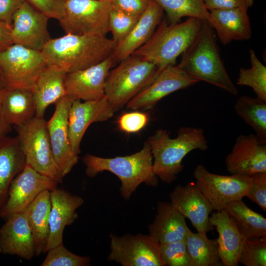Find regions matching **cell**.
Here are the masks:
<instances>
[{
  "label": "cell",
  "mask_w": 266,
  "mask_h": 266,
  "mask_svg": "<svg viewBox=\"0 0 266 266\" xmlns=\"http://www.w3.org/2000/svg\"><path fill=\"white\" fill-rule=\"evenodd\" d=\"M116 46L106 36L66 34L51 38L41 51L47 65L69 73L103 61L112 56Z\"/></svg>",
  "instance_id": "obj_1"
},
{
  "label": "cell",
  "mask_w": 266,
  "mask_h": 266,
  "mask_svg": "<svg viewBox=\"0 0 266 266\" xmlns=\"http://www.w3.org/2000/svg\"><path fill=\"white\" fill-rule=\"evenodd\" d=\"M213 29L204 22L197 36L182 53L177 66L198 82L204 81L234 96L238 90L221 59Z\"/></svg>",
  "instance_id": "obj_2"
},
{
  "label": "cell",
  "mask_w": 266,
  "mask_h": 266,
  "mask_svg": "<svg viewBox=\"0 0 266 266\" xmlns=\"http://www.w3.org/2000/svg\"><path fill=\"white\" fill-rule=\"evenodd\" d=\"M166 130L158 129L148 138L155 175L164 182L170 184L177 178L184 168L183 158L193 150L205 151L207 140L201 128L182 127L177 135L171 138Z\"/></svg>",
  "instance_id": "obj_3"
},
{
  "label": "cell",
  "mask_w": 266,
  "mask_h": 266,
  "mask_svg": "<svg viewBox=\"0 0 266 266\" xmlns=\"http://www.w3.org/2000/svg\"><path fill=\"white\" fill-rule=\"evenodd\" d=\"M82 161L86 166L85 174L89 177L104 171L117 176L121 183V195L125 200L129 199L141 184L155 187L158 183V177L153 171L151 148L147 141L141 150L131 155L107 158L87 154Z\"/></svg>",
  "instance_id": "obj_4"
},
{
  "label": "cell",
  "mask_w": 266,
  "mask_h": 266,
  "mask_svg": "<svg viewBox=\"0 0 266 266\" xmlns=\"http://www.w3.org/2000/svg\"><path fill=\"white\" fill-rule=\"evenodd\" d=\"M204 22L199 18L188 17L183 22L170 24L163 19L149 40L132 55L154 63L160 73L176 65L177 57L191 44Z\"/></svg>",
  "instance_id": "obj_5"
},
{
  "label": "cell",
  "mask_w": 266,
  "mask_h": 266,
  "mask_svg": "<svg viewBox=\"0 0 266 266\" xmlns=\"http://www.w3.org/2000/svg\"><path fill=\"white\" fill-rule=\"evenodd\" d=\"M159 73L154 63L132 55L109 71L105 80V96L116 111L151 84Z\"/></svg>",
  "instance_id": "obj_6"
},
{
  "label": "cell",
  "mask_w": 266,
  "mask_h": 266,
  "mask_svg": "<svg viewBox=\"0 0 266 266\" xmlns=\"http://www.w3.org/2000/svg\"><path fill=\"white\" fill-rule=\"evenodd\" d=\"M15 129L26 164L61 183L63 177L54 159L44 119L35 117L22 125L15 126Z\"/></svg>",
  "instance_id": "obj_7"
},
{
  "label": "cell",
  "mask_w": 266,
  "mask_h": 266,
  "mask_svg": "<svg viewBox=\"0 0 266 266\" xmlns=\"http://www.w3.org/2000/svg\"><path fill=\"white\" fill-rule=\"evenodd\" d=\"M111 0H66L59 21L66 34L106 36Z\"/></svg>",
  "instance_id": "obj_8"
},
{
  "label": "cell",
  "mask_w": 266,
  "mask_h": 266,
  "mask_svg": "<svg viewBox=\"0 0 266 266\" xmlns=\"http://www.w3.org/2000/svg\"><path fill=\"white\" fill-rule=\"evenodd\" d=\"M47 66L40 51L17 44L0 51V70L6 88L32 90Z\"/></svg>",
  "instance_id": "obj_9"
},
{
  "label": "cell",
  "mask_w": 266,
  "mask_h": 266,
  "mask_svg": "<svg viewBox=\"0 0 266 266\" xmlns=\"http://www.w3.org/2000/svg\"><path fill=\"white\" fill-rule=\"evenodd\" d=\"M195 184L209 202L212 210L224 209L230 202L242 200L251 186V176L232 174L223 175L209 172L202 165L195 168Z\"/></svg>",
  "instance_id": "obj_10"
},
{
  "label": "cell",
  "mask_w": 266,
  "mask_h": 266,
  "mask_svg": "<svg viewBox=\"0 0 266 266\" xmlns=\"http://www.w3.org/2000/svg\"><path fill=\"white\" fill-rule=\"evenodd\" d=\"M110 252L107 257L123 266H165L160 245L149 234L129 233L109 235Z\"/></svg>",
  "instance_id": "obj_11"
},
{
  "label": "cell",
  "mask_w": 266,
  "mask_h": 266,
  "mask_svg": "<svg viewBox=\"0 0 266 266\" xmlns=\"http://www.w3.org/2000/svg\"><path fill=\"white\" fill-rule=\"evenodd\" d=\"M58 182L26 164L12 181L8 198L0 211V216L7 219L23 212L42 192L57 188Z\"/></svg>",
  "instance_id": "obj_12"
},
{
  "label": "cell",
  "mask_w": 266,
  "mask_h": 266,
  "mask_svg": "<svg viewBox=\"0 0 266 266\" xmlns=\"http://www.w3.org/2000/svg\"><path fill=\"white\" fill-rule=\"evenodd\" d=\"M72 100L66 95L56 102L55 111L46 122L54 159L63 177L70 172L79 159L72 150L68 136V116Z\"/></svg>",
  "instance_id": "obj_13"
},
{
  "label": "cell",
  "mask_w": 266,
  "mask_h": 266,
  "mask_svg": "<svg viewBox=\"0 0 266 266\" xmlns=\"http://www.w3.org/2000/svg\"><path fill=\"white\" fill-rule=\"evenodd\" d=\"M49 19L25 1L12 18L11 37L13 44L41 51L51 38L47 29Z\"/></svg>",
  "instance_id": "obj_14"
},
{
  "label": "cell",
  "mask_w": 266,
  "mask_h": 266,
  "mask_svg": "<svg viewBox=\"0 0 266 266\" xmlns=\"http://www.w3.org/2000/svg\"><path fill=\"white\" fill-rule=\"evenodd\" d=\"M198 82L177 65L169 66L161 71L151 84L131 100L127 107L134 110L151 109L167 95Z\"/></svg>",
  "instance_id": "obj_15"
},
{
  "label": "cell",
  "mask_w": 266,
  "mask_h": 266,
  "mask_svg": "<svg viewBox=\"0 0 266 266\" xmlns=\"http://www.w3.org/2000/svg\"><path fill=\"white\" fill-rule=\"evenodd\" d=\"M115 112L105 96L98 100H72L68 112V131L70 143L76 155L81 152L80 143L88 127L94 122L108 120Z\"/></svg>",
  "instance_id": "obj_16"
},
{
  "label": "cell",
  "mask_w": 266,
  "mask_h": 266,
  "mask_svg": "<svg viewBox=\"0 0 266 266\" xmlns=\"http://www.w3.org/2000/svg\"><path fill=\"white\" fill-rule=\"evenodd\" d=\"M114 63L110 56L86 69L67 73L65 79L66 95L84 101L102 99L105 96V80Z\"/></svg>",
  "instance_id": "obj_17"
},
{
  "label": "cell",
  "mask_w": 266,
  "mask_h": 266,
  "mask_svg": "<svg viewBox=\"0 0 266 266\" xmlns=\"http://www.w3.org/2000/svg\"><path fill=\"white\" fill-rule=\"evenodd\" d=\"M225 164L231 174L252 176L266 172V144L261 143L256 134L240 135Z\"/></svg>",
  "instance_id": "obj_18"
},
{
  "label": "cell",
  "mask_w": 266,
  "mask_h": 266,
  "mask_svg": "<svg viewBox=\"0 0 266 266\" xmlns=\"http://www.w3.org/2000/svg\"><path fill=\"white\" fill-rule=\"evenodd\" d=\"M169 196L173 206L191 221L197 232L206 233L212 229L209 221L212 207L195 183L179 185Z\"/></svg>",
  "instance_id": "obj_19"
},
{
  "label": "cell",
  "mask_w": 266,
  "mask_h": 266,
  "mask_svg": "<svg viewBox=\"0 0 266 266\" xmlns=\"http://www.w3.org/2000/svg\"><path fill=\"white\" fill-rule=\"evenodd\" d=\"M50 199L49 235L43 253L63 243L64 229L76 220V210L84 203L80 196L57 188L50 191Z\"/></svg>",
  "instance_id": "obj_20"
},
{
  "label": "cell",
  "mask_w": 266,
  "mask_h": 266,
  "mask_svg": "<svg viewBox=\"0 0 266 266\" xmlns=\"http://www.w3.org/2000/svg\"><path fill=\"white\" fill-rule=\"evenodd\" d=\"M248 9L233 8L209 11L207 23L224 45L233 40L249 39L252 35Z\"/></svg>",
  "instance_id": "obj_21"
},
{
  "label": "cell",
  "mask_w": 266,
  "mask_h": 266,
  "mask_svg": "<svg viewBox=\"0 0 266 266\" xmlns=\"http://www.w3.org/2000/svg\"><path fill=\"white\" fill-rule=\"evenodd\" d=\"M0 248L4 254L15 255L31 260L35 255L33 235L23 212L7 218L0 229Z\"/></svg>",
  "instance_id": "obj_22"
},
{
  "label": "cell",
  "mask_w": 266,
  "mask_h": 266,
  "mask_svg": "<svg viewBox=\"0 0 266 266\" xmlns=\"http://www.w3.org/2000/svg\"><path fill=\"white\" fill-rule=\"evenodd\" d=\"M163 12L162 7L151 0L128 36L117 45L111 56L115 63L127 59L149 40L162 21Z\"/></svg>",
  "instance_id": "obj_23"
},
{
  "label": "cell",
  "mask_w": 266,
  "mask_h": 266,
  "mask_svg": "<svg viewBox=\"0 0 266 266\" xmlns=\"http://www.w3.org/2000/svg\"><path fill=\"white\" fill-rule=\"evenodd\" d=\"M219 236L218 251L223 266H237L240 252L246 239L239 232L233 219L224 209L213 212L209 217Z\"/></svg>",
  "instance_id": "obj_24"
},
{
  "label": "cell",
  "mask_w": 266,
  "mask_h": 266,
  "mask_svg": "<svg viewBox=\"0 0 266 266\" xmlns=\"http://www.w3.org/2000/svg\"><path fill=\"white\" fill-rule=\"evenodd\" d=\"M153 222L148 226L149 235L160 244L186 240L191 231L185 217L170 202L158 201Z\"/></svg>",
  "instance_id": "obj_25"
},
{
  "label": "cell",
  "mask_w": 266,
  "mask_h": 266,
  "mask_svg": "<svg viewBox=\"0 0 266 266\" xmlns=\"http://www.w3.org/2000/svg\"><path fill=\"white\" fill-rule=\"evenodd\" d=\"M66 73L62 68L49 65L40 73L32 89L35 117L43 118L47 108L66 95L65 86Z\"/></svg>",
  "instance_id": "obj_26"
},
{
  "label": "cell",
  "mask_w": 266,
  "mask_h": 266,
  "mask_svg": "<svg viewBox=\"0 0 266 266\" xmlns=\"http://www.w3.org/2000/svg\"><path fill=\"white\" fill-rule=\"evenodd\" d=\"M36 108L32 90L5 88L2 91L0 117L14 126L22 125L35 117Z\"/></svg>",
  "instance_id": "obj_27"
},
{
  "label": "cell",
  "mask_w": 266,
  "mask_h": 266,
  "mask_svg": "<svg viewBox=\"0 0 266 266\" xmlns=\"http://www.w3.org/2000/svg\"><path fill=\"white\" fill-rule=\"evenodd\" d=\"M26 165L18 138L4 136L0 140V211L5 202L9 186Z\"/></svg>",
  "instance_id": "obj_28"
},
{
  "label": "cell",
  "mask_w": 266,
  "mask_h": 266,
  "mask_svg": "<svg viewBox=\"0 0 266 266\" xmlns=\"http://www.w3.org/2000/svg\"><path fill=\"white\" fill-rule=\"evenodd\" d=\"M50 191L39 194L23 211L30 227L33 239L35 254L43 253L49 235Z\"/></svg>",
  "instance_id": "obj_29"
},
{
  "label": "cell",
  "mask_w": 266,
  "mask_h": 266,
  "mask_svg": "<svg viewBox=\"0 0 266 266\" xmlns=\"http://www.w3.org/2000/svg\"><path fill=\"white\" fill-rule=\"evenodd\" d=\"M224 210L233 219L246 238L266 236V219L249 208L242 200L230 202Z\"/></svg>",
  "instance_id": "obj_30"
},
{
  "label": "cell",
  "mask_w": 266,
  "mask_h": 266,
  "mask_svg": "<svg viewBox=\"0 0 266 266\" xmlns=\"http://www.w3.org/2000/svg\"><path fill=\"white\" fill-rule=\"evenodd\" d=\"M236 113L255 132L260 142L266 144V101L242 96L234 106Z\"/></svg>",
  "instance_id": "obj_31"
},
{
  "label": "cell",
  "mask_w": 266,
  "mask_h": 266,
  "mask_svg": "<svg viewBox=\"0 0 266 266\" xmlns=\"http://www.w3.org/2000/svg\"><path fill=\"white\" fill-rule=\"evenodd\" d=\"M186 242L192 266H222L217 239L207 237L206 233L190 232Z\"/></svg>",
  "instance_id": "obj_32"
},
{
  "label": "cell",
  "mask_w": 266,
  "mask_h": 266,
  "mask_svg": "<svg viewBox=\"0 0 266 266\" xmlns=\"http://www.w3.org/2000/svg\"><path fill=\"white\" fill-rule=\"evenodd\" d=\"M165 10L168 23H179L184 17L199 18L207 23L209 11L204 0H154Z\"/></svg>",
  "instance_id": "obj_33"
},
{
  "label": "cell",
  "mask_w": 266,
  "mask_h": 266,
  "mask_svg": "<svg viewBox=\"0 0 266 266\" xmlns=\"http://www.w3.org/2000/svg\"><path fill=\"white\" fill-rule=\"evenodd\" d=\"M249 56L251 66L240 68L236 84L251 87L257 98L266 101V67L252 49Z\"/></svg>",
  "instance_id": "obj_34"
},
{
  "label": "cell",
  "mask_w": 266,
  "mask_h": 266,
  "mask_svg": "<svg viewBox=\"0 0 266 266\" xmlns=\"http://www.w3.org/2000/svg\"><path fill=\"white\" fill-rule=\"evenodd\" d=\"M238 263L245 266H266V236L246 238Z\"/></svg>",
  "instance_id": "obj_35"
},
{
  "label": "cell",
  "mask_w": 266,
  "mask_h": 266,
  "mask_svg": "<svg viewBox=\"0 0 266 266\" xmlns=\"http://www.w3.org/2000/svg\"><path fill=\"white\" fill-rule=\"evenodd\" d=\"M138 19L139 18L135 16L112 8L109 14L108 28L112 34V39L117 45L126 39Z\"/></svg>",
  "instance_id": "obj_36"
},
{
  "label": "cell",
  "mask_w": 266,
  "mask_h": 266,
  "mask_svg": "<svg viewBox=\"0 0 266 266\" xmlns=\"http://www.w3.org/2000/svg\"><path fill=\"white\" fill-rule=\"evenodd\" d=\"M41 266H87L90 258L76 255L61 243L49 250Z\"/></svg>",
  "instance_id": "obj_37"
},
{
  "label": "cell",
  "mask_w": 266,
  "mask_h": 266,
  "mask_svg": "<svg viewBox=\"0 0 266 266\" xmlns=\"http://www.w3.org/2000/svg\"><path fill=\"white\" fill-rule=\"evenodd\" d=\"M160 249L165 266H192L186 240L160 244Z\"/></svg>",
  "instance_id": "obj_38"
},
{
  "label": "cell",
  "mask_w": 266,
  "mask_h": 266,
  "mask_svg": "<svg viewBox=\"0 0 266 266\" xmlns=\"http://www.w3.org/2000/svg\"><path fill=\"white\" fill-rule=\"evenodd\" d=\"M251 186L246 195L249 200L266 210V172L257 173L251 176Z\"/></svg>",
  "instance_id": "obj_39"
},
{
  "label": "cell",
  "mask_w": 266,
  "mask_h": 266,
  "mask_svg": "<svg viewBox=\"0 0 266 266\" xmlns=\"http://www.w3.org/2000/svg\"><path fill=\"white\" fill-rule=\"evenodd\" d=\"M148 121V116L145 113L135 111L125 113L118 120L120 129L127 133L138 132L143 129Z\"/></svg>",
  "instance_id": "obj_40"
},
{
  "label": "cell",
  "mask_w": 266,
  "mask_h": 266,
  "mask_svg": "<svg viewBox=\"0 0 266 266\" xmlns=\"http://www.w3.org/2000/svg\"><path fill=\"white\" fill-rule=\"evenodd\" d=\"M38 10L59 21L63 16L66 0H26Z\"/></svg>",
  "instance_id": "obj_41"
},
{
  "label": "cell",
  "mask_w": 266,
  "mask_h": 266,
  "mask_svg": "<svg viewBox=\"0 0 266 266\" xmlns=\"http://www.w3.org/2000/svg\"><path fill=\"white\" fill-rule=\"evenodd\" d=\"M151 0H111L113 8L140 18Z\"/></svg>",
  "instance_id": "obj_42"
},
{
  "label": "cell",
  "mask_w": 266,
  "mask_h": 266,
  "mask_svg": "<svg viewBox=\"0 0 266 266\" xmlns=\"http://www.w3.org/2000/svg\"><path fill=\"white\" fill-rule=\"evenodd\" d=\"M254 0H204L208 11L213 9L243 8L247 9L253 5Z\"/></svg>",
  "instance_id": "obj_43"
},
{
  "label": "cell",
  "mask_w": 266,
  "mask_h": 266,
  "mask_svg": "<svg viewBox=\"0 0 266 266\" xmlns=\"http://www.w3.org/2000/svg\"><path fill=\"white\" fill-rule=\"evenodd\" d=\"M26 0H0V20L11 26L14 13Z\"/></svg>",
  "instance_id": "obj_44"
},
{
  "label": "cell",
  "mask_w": 266,
  "mask_h": 266,
  "mask_svg": "<svg viewBox=\"0 0 266 266\" xmlns=\"http://www.w3.org/2000/svg\"><path fill=\"white\" fill-rule=\"evenodd\" d=\"M13 44L11 26L0 20V51Z\"/></svg>",
  "instance_id": "obj_45"
},
{
  "label": "cell",
  "mask_w": 266,
  "mask_h": 266,
  "mask_svg": "<svg viewBox=\"0 0 266 266\" xmlns=\"http://www.w3.org/2000/svg\"><path fill=\"white\" fill-rule=\"evenodd\" d=\"M11 131V125L5 122L0 117V140Z\"/></svg>",
  "instance_id": "obj_46"
},
{
  "label": "cell",
  "mask_w": 266,
  "mask_h": 266,
  "mask_svg": "<svg viewBox=\"0 0 266 266\" xmlns=\"http://www.w3.org/2000/svg\"><path fill=\"white\" fill-rule=\"evenodd\" d=\"M5 83L1 74V72L0 70V90H2L5 89Z\"/></svg>",
  "instance_id": "obj_47"
},
{
  "label": "cell",
  "mask_w": 266,
  "mask_h": 266,
  "mask_svg": "<svg viewBox=\"0 0 266 266\" xmlns=\"http://www.w3.org/2000/svg\"><path fill=\"white\" fill-rule=\"evenodd\" d=\"M2 91H3V90H0V112L1 100V96H2Z\"/></svg>",
  "instance_id": "obj_48"
},
{
  "label": "cell",
  "mask_w": 266,
  "mask_h": 266,
  "mask_svg": "<svg viewBox=\"0 0 266 266\" xmlns=\"http://www.w3.org/2000/svg\"><path fill=\"white\" fill-rule=\"evenodd\" d=\"M1 252V249L0 248V253Z\"/></svg>",
  "instance_id": "obj_49"
}]
</instances>
